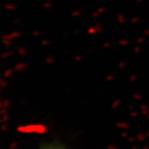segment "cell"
<instances>
[{
    "mask_svg": "<svg viewBox=\"0 0 149 149\" xmlns=\"http://www.w3.org/2000/svg\"><path fill=\"white\" fill-rule=\"evenodd\" d=\"M42 149H67V148L58 144H50V145L45 146Z\"/></svg>",
    "mask_w": 149,
    "mask_h": 149,
    "instance_id": "obj_1",
    "label": "cell"
}]
</instances>
